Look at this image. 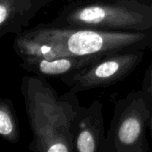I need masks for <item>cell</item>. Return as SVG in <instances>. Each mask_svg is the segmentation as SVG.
I'll list each match as a JSON object with an SVG mask.
<instances>
[{"instance_id": "cell-1", "label": "cell", "mask_w": 152, "mask_h": 152, "mask_svg": "<svg viewBox=\"0 0 152 152\" xmlns=\"http://www.w3.org/2000/svg\"><path fill=\"white\" fill-rule=\"evenodd\" d=\"M147 32L40 25L15 36L12 47L20 58L105 54L129 48H148Z\"/></svg>"}, {"instance_id": "cell-2", "label": "cell", "mask_w": 152, "mask_h": 152, "mask_svg": "<svg viewBox=\"0 0 152 152\" xmlns=\"http://www.w3.org/2000/svg\"><path fill=\"white\" fill-rule=\"evenodd\" d=\"M20 92L32 131L28 150L34 152H75L74 125L80 108L77 94L59 95L44 77L24 76Z\"/></svg>"}, {"instance_id": "cell-3", "label": "cell", "mask_w": 152, "mask_h": 152, "mask_svg": "<svg viewBox=\"0 0 152 152\" xmlns=\"http://www.w3.org/2000/svg\"><path fill=\"white\" fill-rule=\"evenodd\" d=\"M122 32L152 29V9L136 0H77L69 2L49 23Z\"/></svg>"}, {"instance_id": "cell-4", "label": "cell", "mask_w": 152, "mask_h": 152, "mask_svg": "<svg viewBox=\"0 0 152 152\" xmlns=\"http://www.w3.org/2000/svg\"><path fill=\"white\" fill-rule=\"evenodd\" d=\"M152 117V96L133 91L115 105L103 152H148L146 137Z\"/></svg>"}, {"instance_id": "cell-5", "label": "cell", "mask_w": 152, "mask_h": 152, "mask_svg": "<svg viewBox=\"0 0 152 152\" xmlns=\"http://www.w3.org/2000/svg\"><path fill=\"white\" fill-rule=\"evenodd\" d=\"M145 48L118 50L99 56L72 77L62 81L74 94L109 87L134 72L145 55Z\"/></svg>"}, {"instance_id": "cell-6", "label": "cell", "mask_w": 152, "mask_h": 152, "mask_svg": "<svg viewBox=\"0 0 152 152\" xmlns=\"http://www.w3.org/2000/svg\"><path fill=\"white\" fill-rule=\"evenodd\" d=\"M105 140L102 103L94 101L88 107L80 106L74 125L75 151L103 152Z\"/></svg>"}, {"instance_id": "cell-7", "label": "cell", "mask_w": 152, "mask_h": 152, "mask_svg": "<svg viewBox=\"0 0 152 152\" xmlns=\"http://www.w3.org/2000/svg\"><path fill=\"white\" fill-rule=\"evenodd\" d=\"M101 55L102 54L89 56L65 55L52 58H23L21 59L20 67L27 72L34 75L44 77H55L62 82L82 70Z\"/></svg>"}, {"instance_id": "cell-8", "label": "cell", "mask_w": 152, "mask_h": 152, "mask_svg": "<svg viewBox=\"0 0 152 152\" xmlns=\"http://www.w3.org/2000/svg\"><path fill=\"white\" fill-rule=\"evenodd\" d=\"M54 0H0V37L22 33L30 21Z\"/></svg>"}, {"instance_id": "cell-9", "label": "cell", "mask_w": 152, "mask_h": 152, "mask_svg": "<svg viewBox=\"0 0 152 152\" xmlns=\"http://www.w3.org/2000/svg\"><path fill=\"white\" fill-rule=\"evenodd\" d=\"M0 134L3 140L12 144H17L20 138L14 105L8 98L0 99Z\"/></svg>"}, {"instance_id": "cell-10", "label": "cell", "mask_w": 152, "mask_h": 152, "mask_svg": "<svg viewBox=\"0 0 152 152\" xmlns=\"http://www.w3.org/2000/svg\"><path fill=\"white\" fill-rule=\"evenodd\" d=\"M142 90H143L146 94L152 96V60L145 71V75L142 85Z\"/></svg>"}, {"instance_id": "cell-11", "label": "cell", "mask_w": 152, "mask_h": 152, "mask_svg": "<svg viewBox=\"0 0 152 152\" xmlns=\"http://www.w3.org/2000/svg\"><path fill=\"white\" fill-rule=\"evenodd\" d=\"M136 1H138V2H140L142 4H146L147 6H149L150 8L152 9V0H136Z\"/></svg>"}, {"instance_id": "cell-12", "label": "cell", "mask_w": 152, "mask_h": 152, "mask_svg": "<svg viewBox=\"0 0 152 152\" xmlns=\"http://www.w3.org/2000/svg\"><path fill=\"white\" fill-rule=\"evenodd\" d=\"M149 37H150V41H149L148 48H150L152 51V29L149 30Z\"/></svg>"}, {"instance_id": "cell-13", "label": "cell", "mask_w": 152, "mask_h": 152, "mask_svg": "<svg viewBox=\"0 0 152 152\" xmlns=\"http://www.w3.org/2000/svg\"><path fill=\"white\" fill-rule=\"evenodd\" d=\"M150 128H151V134H152V117H151V125H150Z\"/></svg>"}, {"instance_id": "cell-14", "label": "cell", "mask_w": 152, "mask_h": 152, "mask_svg": "<svg viewBox=\"0 0 152 152\" xmlns=\"http://www.w3.org/2000/svg\"><path fill=\"white\" fill-rule=\"evenodd\" d=\"M67 1V3H69V2H73V1H77V0H66Z\"/></svg>"}]
</instances>
